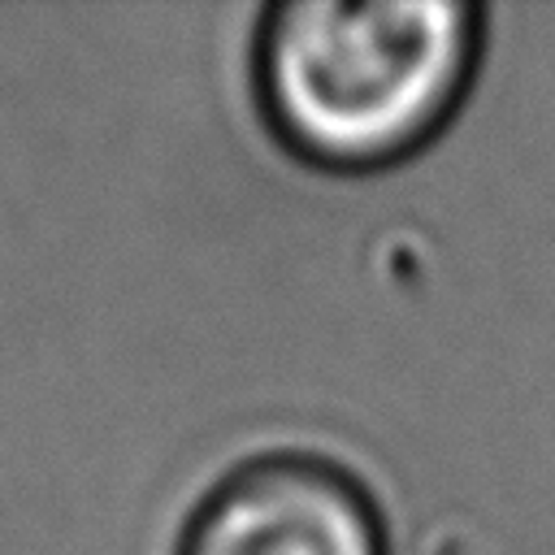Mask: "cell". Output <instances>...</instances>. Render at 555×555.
Returning a JSON list of instances; mask_svg holds the SVG:
<instances>
[{"instance_id":"1","label":"cell","mask_w":555,"mask_h":555,"mask_svg":"<svg viewBox=\"0 0 555 555\" xmlns=\"http://www.w3.org/2000/svg\"><path fill=\"white\" fill-rule=\"evenodd\" d=\"M481 48L486 9L468 0H286L260 17L251 82L295 160L377 173L455 117Z\"/></svg>"},{"instance_id":"2","label":"cell","mask_w":555,"mask_h":555,"mask_svg":"<svg viewBox=\"0 0 555 555\" xmlns=\"http://www.w3.org/2000/svg\"><path fill=\"white\" fill-rule=\"evenodd\" d=\"M178 555H390L369 486L330 455L234 464L191 512Z\"/></svg>"}]
</instances>
